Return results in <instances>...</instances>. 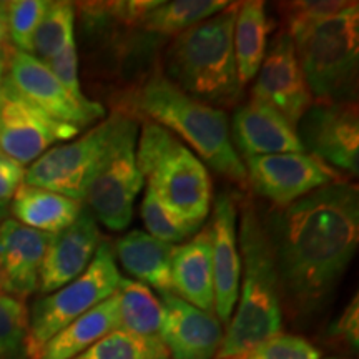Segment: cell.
<instances>
[{"label": "cell", "mask_w": 359, "mask_h": 359, "mask_svg": "<svg viewBox=\"0 0 359 359\" xmlns=\"http://www.w3.org/2000/svg\"><path fill=\"white\" fill-rule=\"evenodd\" d=\"M122 278L116 268L114 246L102 240L92 263L82 275L34 304L25 341L29 356L34 358L58 331L115 294Z\"/></svg>", "instance_id": "8"}, {"label": "cell", "mask_w": 359, "mask_h": 359, "mask_svg": "<svg viewBox=\"0 0 359 359\" xmlns=\"http://www.w3.org/2000/svg\"><path fill=\"white\" fill-rule=\"evenodd\" d=\"M246 359H320V351L294 334H276L251 351Z\"/></svg>", "instance_id": "33"}, {"label": "cell", "mask_w": 359, "mask_h": 359, "mask_svg": "<svg viewBox=\"0 0 359 359\" xmlns=\"http://www.w3.org/2000/svg\"><path fill=\"white\" fill-rule=\"evenodd\" d=\"M241 257L236 309L223 333L217 359H246L264 341L281 333L283 308L278 273L263 218L253 203L243 205L238 230Z\"/></svg>", "instance_id": "2"}, {"label": "cell", "mask_w": 359, "mask_h": 359, "mask_svg": "<svg viewBox=\"0 0 359 359\" xmlns=\"http://www.w3.org/2000/svg\"><path fill=\"white\" fill-rule=\"evenodd\" d=\"M53 235L15 219L0 223V290L25 298L39 288V275Z\"/></svg>", "instance_id": "18"}, {"label": "cell", "mask_w": 359, "mask_h": 359, "mask_svg": "<svg viewBox=\"0 0 359 359\" xmlns=\"http://www.w3.org/2000/svg\"><path fill=\"white\" fill-rule=\"evenodd\" d=\"M4 79H6V60L0 62V90H2Z\"/></svg>", "instance_id": "40"}, {"label": "cell", "mask_w": 359, "mask_h": 359, "mask_svg": "<svg viewBox=\"0 0 359 359\" xmlns=\"http://www.w3.org/2000/svg\"><path fill=\"white\" fill-rule=\"evenodd\" d=\"M230 130L233 145L245 158L304 151L294 125L280 111L253 98L238 107Z\"/></svg>", "instance_id": "19"}, {"label": "cell", "mask_w": 359, "mask_h": 359, "mask_svg": "<svg viewBox=\"0 0 359 359\" xmlns=\"http://www.w3.org/2000/svg\"><path fill=\"white\" fill-rule=\"evenodd\" d=\"M115 293L120 308V330L142 338L160 339L163 308L154 291L140 281L122 278Z\"/></svg>", "instance_id": "25"}, {"label": "cell", "mask_w": 359, "mask_h": 359, "mask_svg": "<svg viewBox=\"0 0 359 359\" xmlns=\"http://www.w3.org/2000/svg\"><path fill=\"white\" fill-rule=\"evenodd\" d=\"M75 7L72 2H48L42 20L34 35L32 55L43 64L55 58L70 42H74Z\"/></svg>", "instance_id": "27"}, {"label": "cell", "mask_w": 359, "mask_h": 359, "mask_svg": "<svg viewBox=\"0 0 359 359\" xmlns=\"http://www.w3.org/2000/svg\"><path fill=\"white\" fill-rule=\"evenodd\" d=\"M330 334L348 343L349 348L358 351L359 346V303L358 296L349 302V304L341 313V316L331 325Z\"/></svg>", "instance_id": "35"}, {"label": "cell", "mask_w": 359, "mask_h": 359, "mask_svg": "<svg viewBox=\"0 0 359 359\" xmlns=\"http://www.w3.org/2000/svg\"><path fill=\"white\" fill-rule=\"evenodd\" d=\"M48 2L45 0H13L6 2L7 35L13 48L32 55L34 35L42 20Z\"/></svg>", "instance_id": "30"}, {"label": "cell", "mask_w": 359, "mask_h": 359, "mask_svg": "<svg viewBox=\"0 0 359 359\" xmlns=\"http://www.w3.org/2000/svg\"><path fill=\"white\" fill-rule=\"evenodd\" d=\"M74 359H170V356L160 339L116 330Z\"/></svg>", "instance_id": "28"}, {"label": "cell", "mask_w": 359, "mask_h": 359, "mask_svg": "<svg viewBox=\"0 0 359 359\" xmlns=\"http://www.w3.org/2000/svg\"><path fill=\"white\" fill-rule=\"evenodd\" d=\"M230 6L226 0H172L158 2L140 22L147 32L178 35L190 27L217 15Z\"/></svg>", "instance_id": "26"}, {"label": "cell", "mask_w": 359, "mask_h": 359, "mask_svg": "<svg viewBox=\"0 0 359 359\" xmlns=\"http://www.w3.org/2000/svg\"><path fill=\"white\" fill-rule=\"evenodd\" d=\"M135 103L151 122L180 135L215 172L246 183L243 158L233 145L230 120L222 109L190 97L161 74L147 80Z\"/></svg>", "instance_id": "4"}, {"label": "cell", "mask_w": 359, "mask_h": 359, "mask_svg": "<svg viewBox=\"0 0 359 359\" xmlns=\"http://www.w3.org/2000/svg\"><path fill=\"white\" fill-rule=\"evenodd\" d=\"M7 20H6V2H0V62L6 60L7 45Z\"/></svg>", "instance_id": "38"}, {"label": "cell", "mask_w": 359, "mask_h": 359, "mask_svg": "<svg viewBox=\"0 0 359 359\" xmlns=\"http://www.w3.org/2000/svg\"><path fill=\"white\" fill-rule=\"evenodd\" d=\"M236 224L235 198L223 193L215 200L213 215L208 224L212 236L215 314L222 323H230L240 293L241 257Z\"/></svg>", "instance_id": "16"}, {"label": "cell", "mask_w": 359, "mask_h": 359, "mask_svg": "<svg viewBox=\"0 0 359 359\" xmlns=\"http://www.w3.org/2000/svg\"><path fill=\"white\" fill-rule=\"evenodd\" d=\"M102 243L97 219L83 206L70 226L53 235L39 275V290L50 294L79 278L95 257Z\"/></svg>", "instance_id": "17"}, {"label": "cell", "mask_w": 359, "mask_h": 359, "mask_svg": "<svg viewBox=\"0 0 359 359\" xmlns=\"http://www.w3.org/2000/svg\"><path fill=\"white\" fill-rule=\"evenodd\" d=\"M80 132L82 128L52 118L24 100L4 79L0 90V154L25 167Z\"/></svg>", "instance_id": "10"}, {"label": "cell", "mask_w": 359, "mask_h": 359, "mask_svg": "<svg viewBox=\"0 0 359 359\" xmlns=\"http://www.w3.org/2000/svg\"><path fill=\"white\" fill-rule=\"evenodd\" d=\"M177 245L165 243L145 231L133 230L120 238L114 255L123 269L148 288L172 291V258Z\"/></svg>", "instance_id": "21"}, {"label": "cell", "mask_w": 359, "mask_h": 359, "mask_svg": "<svg viewBox=\"0 0 359 359\" xmlns=\"http://www.w3.org/2000/svg\"><path fill=\"white\" fill-rule=\"evenodd\" d=\"M137 120L122 111L111 114L75 140L52 147L25 170V185H32L82 201L90 183L115 143Z\"/></svg>", "instance_id": "7"}, {"label": "cell", "mask_w": 359, "mask_h": 359, "mask_svg": "<svg viewBox=\"0 0 359 359\" xmlns=\"http://www.w3.org/2000/svg\"><path fill=\"white\" fill-rule=\"evenodd\" d=\"M240 4L175 35L165 55V77L208 105L230 107L243 87L236 69L233 30Z\"/></svg>", "instance_id": "3"}, {"label": "cell", "mask_w": 359, "mask_h": 359, "mask_svg": "<svg viewBox=\"0 0 359 359\" xmlns=\"http://www.w3.org/2000/svg\"><path fill=\"white\" fill-rule=\"evenodd\" d=\"M291 39L314 102H353L359 65L358 2Z\"/></svg>", "instance_id": "6"}, {"label": "cell", "mask_w": 359, "mask_h": 359, "mask_svg": "<svg viewBox=\"0 0 359 359\" xmlns=\"http://www.w3.org/2000/svg\"><path fill=\"white\" fill-rule=\"evenodd\" d=\"M327 359H338V358H327Z\"/></svg>", "instance_id": "41"}, {"label": "cell", "mask_w": 359, "mask_h": 359, "mask_svg": "<svg viewBox=\"0 0 359 359\" xmlns=\"http://www.w3.org/2000/svg\"><path fill=\"white\" fill-rule=\"evenodd\" d=\"M142 219L148 235L170 245L182 243L187 238L196 235L203 226V224L185 222L173 215L148 187L142 200Z\"/></svg>", "instance_id": "29"}, {"label": "cell", "mask_w": 359, "mask_h": 359, "mask_svg": "<svg viewBox=\"0 0 359 359\" xmlns=\"http://www.w3.org/2000/svg\"><path fill=\"white\" fill-rule=\"evenodd\" d=\"M48 69L55 75L58 82L64 85V88L70 93L75 100L80 103H90L92 100L82 92V85H80L79 77V53L77 43L70 42L55 58L48 62Z\"/></svg>", "instance_id": "34"}, {"label": "cell", "mask_w": 359, "mask_h": 359, "mask_svg": "<svg viewBox=\"0 0 359 359\" xmlns=\"http://www.w3.org/2000/svg\"><path fill=\"white\" fill-rule=\"evenodd\" d=\"M25 170L24 165L0 154V203H11L17 190L24 185Z\"/></svg>", "instance_id": "36"}, {"label": "cell", "mask_w": 359, "mask_h": 359, "mask_svg": "<svg viewBox=\"0 0 359 359\" xmlns=\"http://www.w3.org/2000/svg\"><path fill=\"white\" fill-rule=\"evenodd\" d=\"M6 82L15 93L52 118L85 128L105 118V109L97 102L80 103L58 82L47 64L30 53L11 48L6 57Z\"/></svg>", "instance_id": "11"}, {"label": "cell", "mask_w": 359, "mask_h": 359, "mask_svg": "<svg viewBox=\"0 0 359 359\" xmlns=\"http://www.w3.org/2000/svg\"><path fill=\"white\" fill-rule=\"evenodd\" d=\"M137 163L147 187L173 215L203 224L212 206L213 185L205 163L170 130L143 122Z\"/></svg>", "instance_id": "5"}, {"label": "cell", "mask_w": 359, "mask_h": 359, "mask_svg": "<svg viewBox=\"0 0 359 359\" xmlns=\"http://www.w3.org/2000/svg\"><path fill=\"white\" fill-rule=\"evenodd\" d=\"M163 325L160 341L170 359H213L223 341V325L213 313L183 302L172 291L160 293Z\"/></svg>", "instance_id": "15"}, {"label": "cell", "mask_w": 359, "mask_h": 359, "mask_svg": "<svg viewBox=\"0 0 359 359\" xmlns=\"http://www.w3.org/2000/svg\"><path fill=\"white\" fill-rule=\"evenodd\" d=\"M29 313L24 302L0 290V358L15 356L25 346Z\"/></svg>", "instance_id": "31"}, {"label": "cell", "mask_w": 359, "mask_h": 359, "mask_svg": "<svg viewBox=\"0 0 359 359\" xmlns=\"http://www.w3.org/2000/svg\"><path fill=\"white\" fill-rule=\"evenodd\" d=\"M253 100L280 111L294 127L314 103L296 57L293 39L286 30L266 48L253 87Z\"/></svg>", "instance_id": "14"}, {"label": "cell", "mask_w": 359, "mask_h": 359, "mask_svg": "<svg viewBox=\"0 0 359 359\" xmlns=\"http://www.w3.org/2000/svg\"><path fill=\"white\" fill-rule=\"evenodd\" d=\"M280 281L281 299L296 314L327 302L356 255L359 190L349 182L318 188L263 218Z\"/></svg>", "instance_id": "1"}, {"label": "cell", "mask_w": 359, "mask_h": 359, "mask_svg": "<svg viewBox=\"0 0 359 359\" xmlns=\"http://www.w3.org/2000/svg\"><path fill=\"white\" fill-rule=\"evenodd\" d=\"M82 208V201L25 183L11 201V212L15 217V222L50 235H57L70 226Z\"/></svg>", "instance_id": "23"}, {"label": "cell", "mask_w": 359, "mask_h": 359, "mask_svg": "<svg viewBox=\"0 0 359 359\" xmlns=\"http://www.w3.org/2000/svg\"><path fill=\"white\" fill-rule=\"evenodd\" d=\"M243 163L251 187L275 208H285L341 180L334 168L308 151L248 156Z\"/></svg>", "instance_id": "12"}, {"label": "cell", "mask_w": 359, "mask_h": 359, "mask_svg": "<svg viewBox=\"0 0 359 359\" xmlns=\"http://www.w3.org/2000/svg\"><path fill=\"white\" fill-rule=\"evenodd\" d=\"M172 293L198 309L215 314L212 236L208 226L193 235L187 243L175 246Z\"/></svg>", "instance_id": "20"}, {"label": "cell", "mask_w": 359, "mask_h": 359, "mask_svg": "<svg viewBox=\"0 0 359 359\" xmlns=\"http://www.w3.org/2000/svg\"><path fill=\"white\" fill-rule=\"evenodd\" d=\"M271 27L264 2L248 0L238 6L233 45H235L236 69L241 87L257 77L266 53Z\"/></svg>", "instance_id": "24"}, {"label": "cell", "mask_w": 359, "mask_h": 359, "mask_svg": "<svg viewBox=\"0 0 359 359\" xmlns=\"http://www.w3.org/2000/svg\"><path fill=\"white\" fill-rule=\"evenodd\" d=\"M8 206H11V203H0V223L6 222V219H7Z\"/></svg>", "instance_id": "39"}, {"label": "cell", "mask_w": 359, "mask_h": 359, "mask_svg": "<svg viewBox=\"0 0 359 359\" xmlns=\"http://www.w3.org/2000/svg\"><path fill=\"white\" fill-rule=\"evenodd\" d=\"M138 130V122L125 130L85 193L83 206L97 223L111 231H122L132 222L135 203L145 183L137 163Z\"/></svg>", "instance_id": "9"}, {"label": "cell", "mask_w": 359, "mask_h": 359, "mask_svg": "<svg viewBox=\"0 0 359 359\" xmlns=\"http://www.w3.org/2000/svg\"><path fill=\"white\" fill-rule=\"evenodd\" d=\"M304 151L353 177L359 173V114L356 102H314L299 120Z\"/></svg>", "instance_id": "13"}, {"label": "cell", "mask_w": 359, "mask_h": 359, "mask_svg": "<svg viewBox=\"0 0 359 359\" xmlns=\"http://www.w3.org/2000/svg\"><path fill=\"white\" fill-rule=\"evenodd\" d=\"M116 330H120V308L115 293L58 331L32 359H74Z\"/></svg>", "instance_id": "22"}, {"label": "cell", "mask_w": 359, "mask_h": 359, "mask_svg": "<svg viewBox=\"0 0 359 359\" xmlns=\"http://www.w3.org/2000/svg\"><path fill=\"white\" fill-rule=\"evenodd\" d=\"M348 6L349 2L343 0H308V2L302 0V2L286 4V19H288L286 32L290 34V37H294L320 22L331 19Z\"/></svg>", "instance_id": "32"}, {"label": "cell", "mask_w": 359, "mask_h": 359, "mask_svg": "<svg viewBox=\"0 0 359 359\" xmlns=\"http://www.w3.org/2000/svg\"><path fill=\"white\" fill-rule=\"evenodd\" d=\"M156 0H128V2H109L100 4L103 11H107L115 19L125 22V24L140 25L143 17L156 6Z\"/></svg>", "instance_id": "37"}]
</instances>
